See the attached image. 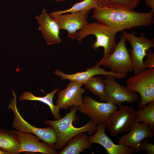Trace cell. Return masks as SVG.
Here are the masks:
<instances>
[{
    "label": "cell",
    "mask_w": 154,
    "mask_h": 154,
    "mask_svg": "<svg viewBox=\"0 0 154 154\" xmlns=\"http://www.w3.org/2000/svg\"><path fill=\"white\" fill-rule=\"evenodd\" d=\"M154 13L138 12L120 8L102 7L94 9L92 18L110 27L116 34L125 29L154 23Z\"/></svg>",
    "instance_id": "obj_1"
},
{
    "label": "cell",
    "mask_w": 154,
    "mask_h": 154,
    "mask_svg": "<svg viewBox=\"0 0 154 154\" xmlns=\"http://www.w3.org/2000/svg\"><path fill=\"white\" fill-rule=\"evenodd\" d=\"M77 110V106H72L70 112L66 113L63 117L55 120H44V124L50 125L56 132L57 139L54 146L56 149L62 150L70 140L78 134L85 132L92 133L97 130L98 125L91 119L82 127H76L74 126L73 122L77 121V116L76 115Z\"/></svg>",
    "instance_id": "obj_2"
},
{
    "label": "cell",
    "mask_w": 154,
    "mask_h": 154,
    "mask_svg": "<svg viewBox=\"0 0 154 154\" xmlns=\"http://www.w3.org/2000/svg\"><path fill=\"white\" fill-rule=\"evenodd\" d=\"M116 34L109 26L98 22L90 23L87 22L84 26L78 31L75 38L80 44L86 37L90 35H94L96 40L92 46L94 50L100 47H103L104 50L103 56L99 64L105 60L113 52L116 47Z\"/></svg>",
    "instance_id": "obj_3"
},
{
    "label": "cell",
    "mask_w": 154,
    "mask_h": 154,
    "mask_svg": "<svg viewBox=\"0 0 154 154\" xmlns=\"http://www.w3.org/2000/svg\"><path fill=\"white\" fill-rule=\"evenodd\" d=\"M12 93L13 98L10 100L8 107L11 110L14 115L13 127L19 132L29 133L35 135L39 140L54 148L57 139L54 129L51 126L43 128H38L25 120L18 110L17 97L13 90Z\"/></svg>",
    "instance_id": "obj_4"
},
{
    "label": "cell",
    "mask_w": 154,
    "mask_h": 154,
    "mask_svg": "<svg viewBox=\"0 0 154 154\" xmlns=\"http://www.w3.org/2000/svg\"><path fill=\"white\" fill-rule=\"evenodd\" d=\"M126 87L140 94L141 100L138 109H141L149 103L154 101V68L146 69L141 73L128 78Z\"/></svg>",
    "instance_id": "obj_5"
},
{
    "label": "cell",
    "mask_w": 154,
    "mask_h": 154,
    "mask_svg": "<svg viewBox=\"0 0 154 154\" xmlns=\"http://www.w3.org/2000/svg\"><path fill=\"white\" fill-rule=\"evenodd\" d=\"M126 38L123 33L113 52L105 60L96 65L108 68L116 74H126L133 71V66L125 42Z\"/></svg>",
    "instance_id": "obj_6"
},
{
    "label": "cell",
    "mask_w": 154,
    "mask_h": 154,
    "mask_svg": "<svg viewBox=\"0 0 154 154\" xmlns=\"http://www.w3.org/2000/svg\"><path fill=\"white\" fill-rule=\"evenodd\" d=\"M122 32L132 47L128 51L133 63L134 76L136 75L145 70L143 67V60L148 50L154 47V39H149L143 33L138 37L135 36L134 31L127 33L123 31Z\"/></svg>",
    "instance_id": "obj_7"
},
{
    "label": "cell",
    "mask_w": 154,
    "mask_h": 154,
    "mask_svg": "<svg viewBox=\"0 0 154 154\" xmlns=\"http://www.w3.org/2000/svg\"><path fill=\"white\" fill-rule=\"evenodd\" d=\"M119 110H116L110 114L106 124L111 135L129 131L136 118V111L132 106L121 105Z\"/></svg>",
    "instance_id": "obj_8"
},
{
    "label": "cell",
    "mask_w": 154,
    "mask_h": 154,
    "mask_svg": "<svg viewBox=\"0 0 154 154\" xmlns=\"http://www.w3.org/2000/svg\"><path fill=\"white\" fill-rule=\"evenodd\" d=\"M105 77L104 80L106 102L119 106L125 102L133 103L138 101L139 97L136 92L118 84L116 81L114 76H107Z\"/></svg>",
    "instance_id": "obj_9"
},
{
    "label": "cell",
    "mask_w": 154,
    "mask_h": 154,
    "mask_svg": "<svg viewBox=\"0 0 154 154\" xmlns=\"http://www.w3.org/2000/svg\"><path fill=\"white\" fill-rule=\"evenodd\" d=\"M117 107L110 102H98L92 97L87 96L78 107V110L88 115L95 124L106 123L109 116Z\"/></svg>",
    "instance_id": "obj_10"
},
{
    "label": "cell",
    "mask_w": 154,
    "mask_h": 154,
    "mask_svg": "<svg viewBox=\"0 0 154 154\" xmlns=\"http://www.w3.org/2000/svg\"><path fill=\"white\" fill-rule=\"evenodd\" d=\"M89 11H83L75 13L55 15L49 14L53 17L60 29L67 31L69 38L74 39L77 32L82 29L88 22Z\"/></svg>",
    "instance_id": "obj_11"
},
{
    "label": "cell",
    "mask_w": 154,
    "mask_h": 154,
    "mask_svg": "<svg viewBox=\"0 0 154 154\" xmlns=\"http://www.w3.org/2000/svg\"><path fill=\"white\" fill-rule=\"evenodd\" d=\"M84 84L70 81L66 88L58 92L56 105L60 109L65 110L72 106H79L83 100L82 95L86 91L82 88Z\"/></svg>",
    "instance_id": "obj_12"
},
{
    "label": "cell",
    "mask_w": 154,
    "mask_h": 154,
    "mask_svg": "<svg viewBox=\"0 0 154 154\" xmlns=\"http://www.w3.org/2000/svg\"><path fill=\"white\" fill-rule=\"evenodd\" d=\"M96 133L88 137V140L92 143H96L102 145L108 154H133L135 149L131 147L123 145L115 144L106 133V124L101 123L98 124Z\"/></svg>",
    "instance_id": "obj_13"
},
{
    "label": "cell",
    "mask_w": 154,
    "mask_h": 154,
    "mask_svg": "<svg viewBox=\"0 0 154 154\" xmlns=\"http://www.w3.org/2000/svg\"><path fill=\"white\" fill-rule=\"evenodd\" d=\"M153 130L145 123L138 122L135 118L134 124L130 131L121 136L117 143L133 148L136 153L143 140L147 138L153 137Z\"/></svg>",
    "instance_id": "obj_14"
},
{
    "label": "cell",
    "mask_w": 154,
    "mask_h": 154,
    "mask_svg": "<svg viewBox=\"0 0 154 154\" xmlns=\"http://www.w3.org/2000/svg\"><path fill=\"white\" fill-rule=\"evenodd\" d=\"M39 24L38 30L48 45L59 44L62 40L59 37L60 29L54 17L48 14L45 9L42 11V14L35 17Z\"/></svg>",
    "instance_id": "obj_15"
},
{
    "label": "cell",
    "mask_w": 154,
    "mask_h": 154,
    "mask_svg": "<svg viewBox=\"0 0 154 154\" xmlns=\"http://www.w3.org/2000/svg\"><path fill=\"white\" fill-rule=\"evenodd\" d=\"M17 135L20 147V151L40 153L44 154H56L58 153L54 147L44 142L39 141L38 138L33 134L20 133L12 130Z\"/></svg>",
    "instance_id": "obj_16"
},
{
    "label": "cell",
    "mask_w": 154,
    "mask_h": 154,
    "mask_svg": "<svg viewBox=\"0 0 154 154\" xmlns=\"http://www.w3.org/2000/svg\"><path fill=\"white\" fill-rule=\"evenodd\" d=\"M54 73L56 75L60 77L62 80H68L70 81L81 82L84 84L90 79L96 75H101L105 76H112L115 78L119 79L124 78L127 75L126 74L115 73L111 71H107L104 68L96 65L92 68H86V70L84 71L76 72L74 74H65L59 70H55Z\"/></svg>",
    "instance_id": "obj_17"
},
{
    "label": "cell",
    "mask_w": 154,
    "mask_h": 154,
    "mask_svg": "<svg viewBox=\"0 0 154 154\" xmlns=\"http://www.w3.org/2000/svg\"><path fill=\"white\" fill-rule=\"evenodd\" d=\"M86 134L80 133L72 138L68 142L66 146L59 154H79L84 150L90 148L92 144L88 140Z\"/></svg>",
    "instance_id": "obj_18"
},
{
    "label": "cell",
    "mask_w": 154,
    "mask_h": 154,
    "mask_svg": "<svg viewBox=\"0 0 154 154\" xmlns=\"http://www.w3.org/2000/svg\"><path fill=\"white\" fill-rule=\"evenodd\" d=\"M0 149L8 154H19L21 152L17 135L12 131L0 129Z\"/></svg>",
    "instance_id": "obj_19"
},
{
    "label": "cell",
    "mask_w": 154,
    "mask_h": 154,
    "mask_svg": "<svg viewBox=\"0 0 154 154\" xmlns=\"http://www.w3.org/2000/svg\"><path fill=\"white\" fill-rule=\"evenodd\" d=\"M60 89L56 88L50 93L46 94L44 97H37L34 96L31 92H24L19 98L20 101L25 100L38 101L44 103L49 107L52 114L55 119L58 120L61 118L60 114V109L56 105H55L53 102V99L55 94L59 91Z\"/></svg>",
    "instance_id": "obj_20"
},
{
    "label": "cell",
    "mask_w": 154,
    "mask_h": 154,
    "mask_svg": "<svg viewBox=\"0 0 154 154\" xmlns=\"http://www.w3.org/2000/svg\"><path fill=\"white\" fill-rule=\"evenodd\" d=\"M102 7L100 0H84L74 4L70 8L66 10H58L52 12L55 15H59L67 13H75L83 11H89L92 9Z\"/></svg>",
    "instance_id": "obj_21"
},
{
    "label": "cell",
    "mask_w": 154,
    "mask_h": 154,
    "mask_svg": "<svg viewBox=\"0 0 154 154\" xmlns=\"http://www.w3.org/2000/svg\"><path fill=\"white\" fill-rule=\"evenodd\" d=\"M85 88L98 97L101 102L106 101L105 84L104 79L99 77H93L84 84Z\"/></svg>",
    "instance_id": "obj_22"
},
{
    "label": "cell",
    "mask_w": 154,
    "mask_h": 154,
    "mask_svg": "<svg viewBox=\"0 0 154 154\" xmlns=\"http://www.w3.org/2000/svg\"><path fill=\"white\" fill-rule=\"evenodd\" d=\"M135 116L138 122H144L153 130L154 101L149 103L141 109L136 111Z\"/></svg>",
    "instance_id": "obj_23"
},
{
    "label": "cell",
    "mask_w": 154,
    "mask_h": 154,
    "mask_svg": "<svg viewBox=\"0 0 154 154\" xmlns=\"http://www.w3.org/2000/svg\"><path fill=\"white\" fill-rule=\"evenodd\" d=\"M102 7L120 8L130 10L134 9L142 0H100Z\"/></svg>",
    "instance_id": "obj_24"
},
{
    "label": "cell",
    "mask_w": 154,
    "mask_h": 154,
    "mask_svg": "<svg viewBox=\"0 0 154 154\" xmlns=\"http://www.w3.org/2000/svg\"><path fill=\"white\" fill-rule=\"evenodd\" d=\"M149 138H146L141 141L137 149V153L145 150L147 151V154H154V145L149 142Z\"/></svg>",
    "instance_id": "obj_25"
},
{
    "label": "cell",
    "mask_w": 154,
    "mask_h": 154,
    "mask_svg": "<svg viewBox=\"0 0 154 154\" xmlns=\"http://www.w3.org/2000/svg\"><path fill=\"white\" fill-rule=\"evenodd\" d=\"M146 56L147 59L143 62V68L145 70L154 68V53L151 48L147 51Z\"/></svg>",
    "instance_id": "obj_26"
},
{
    "label": "cell",
    "mask_w": 154,
    "mask_h": 154,
    "mask_svg": "<svg viewBox=\"0 0 154 154\" xmlns=\"http://www.w3.org/2000/svg\"><path fill=\"white\" fill-rule=\"evenodd\" d=\"M146 5L151 8V11L154 13V0H144Z\"/></svg>",
    "instance_id": "obj_27"
},
{
    "label": "cell",
    "mask_w": 154,
    "mask_h": 154,
    "mask_svg": "<svg viewBox=\"0 0 154 154\" xmlns=\"http://www.w3.org/2000/svg\"><path fill=\"white\" fill-rule=\"evenodd\" d=\"M0 154H8L7 153L0 149Z\"/></svg>",
    "instance_id": "obj_28"
},
{
    "label": "cell",
    "mask_w": 154,
    "mask_h": 154,
    "mask_svg": "<svg viewBox=\"0 0 154 154\" xmlns=\"http://www.w3.org/2000/svg\"><path fill=\"white\" fill-rule=\"evenodd\" d=\"M54 0L56 2L58 3V2H60L63 1H64L65 0Z\"/></svg>",
    "instance_id": "obj_29"
}]
</instances>
